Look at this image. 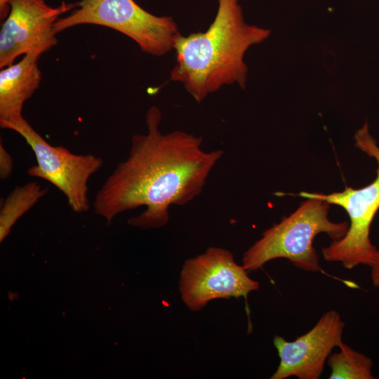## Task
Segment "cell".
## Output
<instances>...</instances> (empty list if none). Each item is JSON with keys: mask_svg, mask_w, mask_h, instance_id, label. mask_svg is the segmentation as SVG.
I'll list each match as a JSON object with an SVG mask.
<instances>
[{"mask_svg": "<svg viewBox=\"0 0 379 379\" xmlns=\"http://www.w3.org/2000/svg\"><path fill=\"white\" fill-rule=\"evenodd\" d=\"M156 106L145 116L147 133L135 134L127 158L117 164L96 193L95 213L108 223L119 214L144 206L128 224L159 228L169 220V208L182 206L199 196L223 156L222 149L202 148L203 138L182 131L163 133Z\"/></svg>", "mask_w": 379, "mask_h": 379, "instance_id": "cell-1", "label": "cell"}, {"mask_svg": "<svg viewBox=\"0 0 379 379\" xmlns=\"http://www.w3.org/2000/svg\"><path fill=\"white\" fill-rule=\"evenodd\" d=\"M213 22L205 32L180 35L174 50L176 63L170 79L181 83L197 102L225 85L244 88L247 67L244 57L270 31L246 23L239 0H218Z\"/></svg>", "mask_w": 379, "mask_h": 379, "instance_id": "cell-2", "label": "cell"}, {"mask_svg": "<svg viewBox=\"0 0 379 379\" xmlns=\"http://www.w3.org/2000/svg\"><path fill=\"white\" fill-rule=\"evenodd\" d=\"M289 216L266 230L244 253L242 265L248 272L261 268L277 258H286L296 267L317 272L321 271L313 246L317 235L326 233L333 241L347 232V221L334 222L328 218L330 204L308 197Z\"/></svg>", "mask_w": 379, "mask_h": 379, "instance_id": "cell-3", "label": "cell"}, {"mask_svg": "<svg viewBox=\"0 0 379 379\" xmlns=\"http://www.w3.org/2000/svg\"><path fill=\"white\" fill-rule=\"evenodd\" d=\"M354 140L355 147L377 161L376 177L372 182L361 188L346 187L331 194L301 192L295 194L318 198L345 210L350 218L347 233L323 248L321 253L326 260L340 262L349 270L359 265L371 267L379 255V250L370 239L371 226L379 210V147L366 122L356 132Z\"/></svg>", "mask_w": 379, "mask_h": 379, "instance_id": "cell-4", "label": "cell"}, {"mask_svg": "<svg viewBox=\"0 0 379 379\" xmlns=\"http://www.w3.org/2000/svg\"><path fill=\"white\" fill-rule=\"evenodd\" d=\"M107 27L133 39L145 53L161 56L172 49L181 35L169 16L154 15L134 0H81L68 15L54 25L56 34L79 25Z\"/></svg>", "mask_w": 379, "mask_h": 379, "instance_id": "cell-5", "label": "cell"}, {"mask_svg": "<svg viewBox=\"0 0 379 379\" xmlns=\"http://www.w3.org/2000/svg\"><path fill=\"white\" fill-rule=\"evenodd\" d=\"M0 126L18 133L32 148L36 164L28 168L29 175L46 180L56 187L66 197L74 212L89 210L88 180L103 165L101 157L93 154H76L65 147L52 146L22 115L0 119Z\"/></svg>", "mask_w": 379, "mask_h": 379, "instance_id": "cell-6", "label": "cell"}, {"mask_svg": "<svg viewBox=\"0 0 379 379\" xmlns=\"http://www.w3.org/2000/svg\"><path fill=\"white\" fill-rule=\"evenodd\" d=\"M248 272L229 250L209 247L184 262L179 281L181 298L188 309L196 312L215 299L246 298L260 288Z\"/></svg>", "mask_w": 379, "mask_h": 379, "instance_id": "cell-7", "label": "cell"}, {"mask_svg": "<svg viewBox=\"0 0 379 379\" xmlns=\"http://www.w3.org/2000/svg\"><path fill=\"white\" fill-rule=\"evenodd\" d=\"M0 30V67L13 64L20 55H39L58 44L54 25L59 16L77 7L62 2L57 7L44 0H12Z\"/></svg>", "mask_w": 379, "mask_h": 379, "instance_id": "cell-8", "label": "cell"}, {"mask_svg": "<svg viewBox=\"0 0 379 379\" xmlns=\"http://www.w3.org/2000/svg\"><path fill=\"white\" fill-rule=\"evenodd\" d=\"M345 323L335 310L325 312L308 332L294 341L274 335L279 364L271 379L320 378L333 348L343 342Z\"/></svg>", "mask_w": 379, "mask_h": 379, "instance_id": "cell-9", "label": "cell"}, {"mask_svg": "<svg viewBox=\"0 0 379 379\" xmlns=\"http://www.w3.org/2000/svg\"><path fill=\"white\" fill-rule=\"evenodd\" d=\"M41 55L25 54L17 63L0 72V119L22 115L24 103L38 88L41 73L38 67Z\"/></svg>", "mask_w": 379, "mask_h": 379, "instance_id": "cell-10", "label": "cell"}, {"mask_svg": "<svg viewBox=\"0 0 379 379\" xmlns=\"http://www.w3.org/2000/svg\"><path fill=\"white\" fill-rule=\"evenodd\" d=\"M47 188L32 181L15 187L6 197L0 211V241L8 234L18 218L32 208L48 192Z\"/></svg>", "mask_w": 379, "mask_h": 379, "instance_id": "cell-11", "label": "cell"}, {"mask_svg": "<svg viewBox=\"0 0 379 379\" xmlns=\"http://www.w3.org/2000/svg\"><path fill=\"white\" fill-rule=\"evenodd\" d=\"M339 352L330 354L327 364L331 370L330 379H372L373 361L342 342Z\"/></svg>", "mask_w": 379, "mask_h": 379, "instance_id": "cell-12", "label": "cell"}, {"mask_svg": "<svg viewBox=\"0 0 379 379\" xmlns=\"http://www.w3.org/2000/svg\"><path fill=\"white\" fill-rule=\"evenodd\" d=\"M13 169V160L3 145L0 144V178L1 180L8 179Z\"/></svg>", "mask_w": 379, "mask_h": 379, "instance_id": "cell-13", "label": "cell"}, {"mask_svg": "<svg viewBox=\"0 0 379 379\" xmlns=\"http://www.w3.org/2000/svg\"><path fill=\"white\" fill-rule=\"evenodd\" d=\"M371 278L375 287L379 288V255L376 262L371 267Z\"/></svg>", "mask_w": 379, "mask_h": 379, "instance_id": "cell-14", "label": "cell"}, {"mask_svg": "<svg viewBox=\"0 0 379 379\" xmlns=\"http://www.w3.org/2000/svg\"><path fill=\"white\" fill-rule=\"evenodd\" d=\"M12 0H0V17L1 20H5L10 12V2Z\"/></svg>", "mask_w": 379, "mask_h": 379, "instance_id": "cell-15", "label": "cell"}]
</instances>
